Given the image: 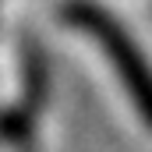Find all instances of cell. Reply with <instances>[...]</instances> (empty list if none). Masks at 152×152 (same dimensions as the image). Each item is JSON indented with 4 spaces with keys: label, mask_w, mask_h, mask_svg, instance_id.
Here are the masks:
<instances>
[{
    "label": "cell",
    "mask_w": 152,
    "mask_h": 152,
    "mask_svg": "<svg viewBox=\"0 0 152 152\" xmlns=\"http://www.w3.org/2000/svg\"><path fill=\"white\" fill-rule=\"evenodd\" d=\"M64 18L103 46V53H106L110 67L117 71L131 106H134V113L142 117V124L152 131V64L142 53V46L131 39V32L113 14H106L103 7H96L88 0H71L64 7Z\"/></svg>",
    "instance_id": "obj_1"
}]
</instances>
